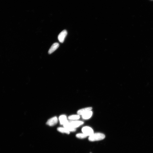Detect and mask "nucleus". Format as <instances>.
<instances>
[{
  "label": "nucleus",
  "instance_id": "obj_10",
  "mask_svg": "<svg viewBox=\"0 0 153 153\" xmlns=\"http://www.w3.org/2000/svg\"><path fill=\"white\" fill-rule=\"evenodd\" d=\"M92 112L91 111L87 112L82 115V118L84 119H87L90 118L92 116Z\"/></svg>",
  "mask_w": 153,
  "mask_h": 153
},
{
  "label": "nucleus",
  "instance_id": "obj_5",
  "mask_svg": "<svg viewBox=\"0 0 153 153\" xmlns=\"http://www.w3.org/2000/svg\"><path fill=\"white\" fill-rule=\"evenodd\" d=\"M58 121V118L56 117H54L49 119L47 122V124L50 126H53L57 123Z\"/></svg>",
  "mask_w": 153,
  "mask_h": 153
},
{
  "label": "nucleus",
  "instance_id": "obj_7",
  "mask_svg": "<svg viewBox=\"0 0 153 153\" xmlns=\"http://www.w3.org/2000/svg\"><path fill=\"white\" fill-rule=\"evenodd\" d=\"M59 46V45L58 43H54L52 45L51 48L49 50L48 53L50 54L53 53L55 50L58 48Z\"/></svg>",
  "mask_w": 153,
  "mask_h": 153
},
{
  "label": "nucleus",
  "instance_id": "obj_9",
  "mask_svg": "<svg viewBox=\"0 0 153 153\" xmlns=\"http://www.w3.org/2000/svg\"><path fill=\"white\" fill-rule=\"evenodd\" d=\"M64 127L65 128L69 131H76L75 128H74L72 127H71L69 125V121L67 123L63 125Z\"/></svg>",
  "mask_w": 153,
  "mask_h": 153
},
{
  "label": "nucleus",
  "instance_id": "obj_12",
  "mask_svg": "<svg viewBox=\"0 0 153 153\" xmlns=\"http://www.w3.org/2000/svg\"><path fill=\"white\" fill-rule=\"evenodd\" d=\"M80 118V116L79 115H72L69 116L68 118L70 120H78Z\"/></svg>",
  "mask_w": 153,
  "mask_h": 153
},
{
  "label": "nucleus",
  "instance_id": "obj_14",
  "mask_svg": "<svg viewBox=\"0 0 153 153\" xmlns=\"http://www.w3.org/2000/svg\"><path fill=\"white\" fill-rule=\"evenodd\" d=\"M151 1H153V0H151Z\"/></svg>",
  "mask_w": 153,
  "mask_h": 153
},
{
  "label": "nucleus",
  "instance_id": "obj_13",
  "mask_svg": "<svg viewBox=\"0 0 153 153\" xmlns=\"http://www.w3.org/2000/svg\"><path fill=\"white\" fill-rule=\"evenodd\" d=\"M76 137L80 139H84L87 137V136L83 133H80L77 134L76 135Z\"/></svg>",
  "mask_w": 153,
  "mask_h": 153
},
{
  "label": "nucleus",
  "instance_id": "obj_11",
  "mask_svg": "<svg viewBox=\"0 0 153 153\" xmlns=\"http://www.w3.org/2000/svg\"><path fill=\"white\" fill-rule=\"evenodd\" d=\"M57 130L60 132L63 133H66L67 134H69L70 133V131H69L65 128L64 127H59L57 128Z\"/></svg>",
  "mask_w": 153,
  "mask_h": 153
},
{
  "label": "nucleus",
  "instance_id": "obj_6",
  "mask_svg": "<svg viewBox=\"0 0 153 153\" xmlns=\"http://www.w3.org/2000/svg\"><path fill=\"white\" fill-rule=\"evenodd\" d=\"M92 109V107H87L86 108L81 109L77 112V114L79 115H83L87 112L90 111Z\"/></svg>",
  "mask_w": 153,
  "mask_h": 153
},
{
  "label": "nucleus",
  "instance_id": "obj_2",
  "mask_svg": "<svg viewBox=\"0 0 153 153\" xmlns=\"http://www.w3.org/2000/svg\"><path fill=\"white\" fill-rule=\"evenodd\" d=\"M82 131L83 133L87 136L92 135L94 133L92 128L88 126H85L82 128Z\"/></svg>",
  "mask_w": 153,
  "mask_h": 153
},
{
  "label": "nucleus",
  "instance_id": "obj_8",
  "mask_svg": "<svg viewBox=\"0 0 153 153\" xmlns=\"http://www.w3.org/2000/svg\"><path fill=\"white\" fill-rule=\"evenodd\" d=\"M59 120L61 125H63L68 121L67 119L66 116L65 115H62L60 116Z\"/></svg>",
  "mask_w": 153,
  "mask_h": 153
},
{
  "label": "nucleus",
  "instance_id": "obj_1",
  "mask_svg": "<svg viewBox=\"0 0 153 153\" xmlns=\"http://www.w3.org/2000/svg\"><path fill=\"white\" fill-rule=\"evenodd\" d=\"M105 138V136L103 133H94L89 136L88 140L91 142H94L103 140Z\"/></svg>",
  "mask_w": 153,
  "mask_h": 153
},
{
  "label": "nucleus",
  "instance_id": "obj_3",
  "mask_svg": "<svg viewBox=\"0 0 153 153\" xmlns=\"http://www.w3.org/2000/svg\"><path fill=\"white\" fill-rule=\"evenodd\" d=\"M69 125L72 127L76 128L83 125L84 122L82 121H69Z\"/></svg>",
  "mask_w": 153,
  "mask_h": 153
},
{
  "label": "nucleus",
  "instance_id": "obj_4",
  "mask_svg": "<svg viewBox=\"0 0 153 153\" xmlns=\"http://www.w3.org/2000/svg\"><path fill=\"white\" fill-rule=\"evenodd\" d=\"M67 35V32L66 30H64L59 34L58 36V39L60 42L63 43Z\"/></svg>",
  "mask_w": 153,
  "mask_h": 153
}]
</instances>
